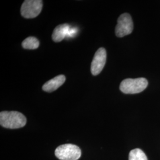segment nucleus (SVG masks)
<instances>
[{
	"label": "nucleus",
	"instance_id": "f257e3e1",
	"mask_svg": "<svg viewBox=\"0 0 160 160\" xmlns=\"http://www.w3.org/2000/svg\"><path fill=\"white\" fill-rule=\"evenodd\" d=\"M27 119L24 114L16 111L0 113L1 126L8 129H18L26 125Z\"/></svg>",
	"mask_w": 160,
	"mask_h": 160
},
{
	"label": "nucleus",
	"instance_id": "f03ea898",
	"mask_svg": "<svg viewBox=\"0 0 160 160\" xmlns=\"http://www.w3.org/2000/svg\"><path fill=\"white\" fill-rule=\"evenodd\" d=\"M148 84V81L145 78H127L121 82L120 90L125 94H137L143 92Z\"/></svg>",
	"mask_w": 160,
	"mask_h": 160
},
{
	"label": "nucleus",
	"instance_id": "7ed1b4c3",
	"mask_svg": "<svg viewBox=\"0 0 160 160\" xmlns=\"http://www.w3.org/2000/svg\"><path fill=\"white\" fill-rule=\"evenodd\" d=\"M55 154L61 160H78L81 155L80 148L73 144H64L56 149Z\"/></svg>",
	"mask_w": 160,
	"mask_h": 160
},
{
	"label": "nucleus",
	"instance_id": "20e7f679",
	"mask_svg": "<svg viewBox=\"0 0 160 160\" xmlns=\"http://www.w3.org/2000/svg\"><path fill=\"white\" fill-rule=\"evenodd\" d=\"M42 7L43 1L41 0L24 1L21 7V14L26 18H35L40 14Z\"/></svg>",
	"mask_w": 160,
	"mask_h": 160
},
{
	"label": "nucleus",
	"instance_id": "39448f33",
	"mask_svg": "<svg viewBox=\"0 0 160 160\" xmlns=\"http://www.w3.org/2000/svg\"><path fill=\"white\" fill-rule=\"evenodd\" d=\"M133 29V23L129 14L124 13L120 15L118 20V24L116 26L115 33L119 38L124 37L130 34Z\"/></svg>",
	"mask_w": 160,
	"mask_h": 160
},
{
	"label": "nucleus",
	"instance_id": "423d86ee",
	"mask_svg": "<svg viewBox=\"0 0 160 160\" xmlns=\"http://www.w3.org/2000/svg\"><path fill=\"white\" fill-rule=\"evenodd\" d=\"M107 53L104 48H100L97 50L92 61L91 72L93 75L99 74L103 70L106 62Z\"/></svg>",
	"mask_w": 160,
	"mask_h": 160
},
{
	"label": "nucleus",
	"instance_id": "0eeeda50",
	"mask_svg": "<svg viewBox=\"0 0 160 160\" xmlns=\"http://www.w3.org/2000/svg\"><path fill=\"white\" fill-rule=\"evenodd\" d=\"M65 80V77L63 75H58L45 82L42 87V89L43 91L48 92H54L59 88V87L63 85Z\"/></svg>",
	"mask_w": 160,
	"mask_h": 160
},
{
	"label": "nucleus",
	"instance_id": "6e6552de",
	"mask_svg": "<svg viewBox=\"0 0 160 160\" xmlns=\"http://www.w3.org/2000/svg\"><path fill=\"white\" fill-rule=\"evenodd\" d=\"M70 28L71 27L68 24L58 25L53 32L52 36V40L55 42H61L67 37Z\"/></svg>",
	"mask_w": 160,
	"mask_h": 160
},
{
	"label": "nucleus",
	"instance_id": "1a4fd4ad",
	"mask_svg": "<svg viewBox=\"0 0 160 160\" xmlns=\"http://www.w3.org/2000/svg\"><path fill=\"white\" fill-rule=\"evenodd\" d=\"M39 46V41L33 36H30L23 40L22 47L25 49H36Z\"/></svg>",
	"mask_w": 160,
	"mask_h": 160
},
{
	"label": "nucleus",
	"instance_id": "9d476101",
	"mask_svg": "<svg viewBox=\"0 0 160 160\" xmlns=\"http://www.w3.org/2000/svg\"><path fill=\"white\" fill-rule=\"evenodd\" d=\"M129 160H148L143 151L139 148L132 149L129 155Z\"/></svg>",
	"mask_w": 160,
	"mask_h": 160
}]
</instances>
